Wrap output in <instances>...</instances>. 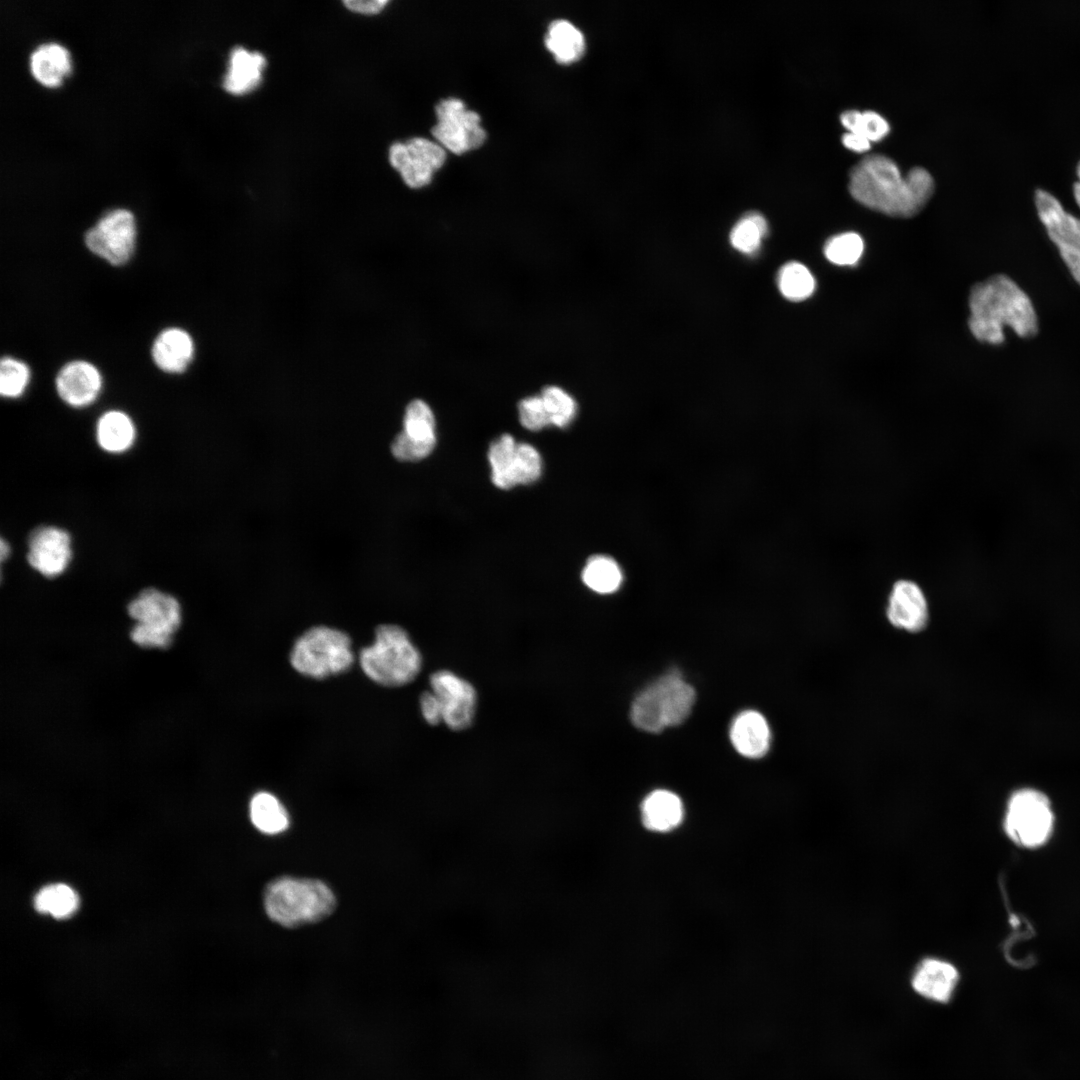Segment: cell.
<instances>
[{
  "instance_id": "obj_1",
  "label": "cell",
  "mask_w": 1080,
  "mask_h": 1080,
  "mask_svg": "<svg viewBox=\"0 0 1080 1080\" xmlns=\"http://www.w3.org/2000/svg\"><path fill=\"white\" fill-rule=\"evenodd\" d=\"M849 190L854 199L870 209L894 217H911L932 195L934 180L923 167L911 168L903 177L894 160L875 153L852 167Z\"/></svg>"
},
{
  "instance_id": "obj_2",
  "label": "cell",
  "mask_w": 1080,
  "mask_h": 1080,
  "mask_svg": "<svg viewBox=\"0 0 1080 1080\" xmlns=\"http://www.w3.org/2000/svg\"><path fill=\"white\" fill-rule=\"evenodd\" d=\"M969 309V329L980 342L1002 344L1006 326L1022 338L1037 334L1038 319L1030 298L1006 275L996 274L973 285Z\"/></svg>"
},
{
  "instance_id": "obj_3",
  "label": "cell",
  "mask_w": 1080,
  "mask_h": 1080,
  "mask_svg": "<svg viewBox=\"0 0 1080 1080\" xmlns=\"http://www.w3.org/2000/svg\"><path fill=\"white\" fill-rule=\"evenodd\" d=\"M263 904L273 922L298 928L329 917L337 900L332 889L319 879L281 876L266 885Z\"/></svg>"
},
{
  "instance_id": "obj_4",
  "label": "cell",
  "mask_w": 1080,
  "mask_h": 1080,
  "mask_svg": "<svg viewBox=\"0 0 1080 1080\" xmlns=\"http://www.w3.org/2000/svg\"><path fill=\"white\" fill-rule=\"evenodd\" d=\"M361 669L375 683L399 687L412 682L422 667V657L408 633L395 624L377 627L371 645L359 655Z\"/></svg>"
},
{
  "instance_id": "obj_5",
  "label": "cell",
  "mask_w": 1080,
  "mask_h": 1080,
  "mask_svg": "<svg viewBox=\"0 0 1080 1080\" xmlns=\"http://www.w3.org/2000/svg\"><path fill=\"white\" fill-rule=\"evenodd\" d=\"M696 699L694 688L678 671L662 675L633 700L631 721L638 729L659 733L677 726L690 715Z\"/></svg>"
},
{
  "instance_id": "obj_6",
  "label": "cell",
  "mask_w": 1080,
  "mask_h": 1080,
  "mask_svg": "<svg viewBox=\"0 0 1080 1080\" xmlns=\"http://www.w3.org/2000/svg\"><path fill=\"white\" fill-rule=\"evenodd\" d=\"M289 660L298 673L314 679L344 673L354 663L351 639L336 628L312 627L296 639Z\"/></svg>"
},
{
  "instance_id": "obj_7",
  "label": "cell",
  "mask_w": 1080,
  "mask_h": 1080,
  "mask_svg": "<svg viewBox=\"0 0 1080 1080\" xmlns=\"http://www.w3.org/2000/svg\"><path fill=\"white\" fill-rule=\"evenodd\" d=\"M127 610L133 621L130 638L142 648L168 647L182 622L178 600L155 588L141 591L129 603Z\"/></svg>"
},
{
  "instance_id": "obj_8",
  "label": "cell",
  "mask_w": 1080,
  "mask_h": 1080,
  "mask_svg": "<svg viewBox=\"0 0 1080 1080\" xmlns=\"http://www.w3.org/2000/svg\"><path fill=\"white\" fill-rule=\"evenodd\" d=\"M1054 816L1050 801L1040 791L1025 788L1010 797L1004 819V830L1016 844L1035 848L1050 837Z\"/></svg>"
},
{
  "instance_id": "obj_9",
  "label": "cell",
  "mask_w": 1080,
  "mask_h": 1080,
  "mask_svg": "<svg viewBox=\"0 0 1080 1080\" xmlns=\"http://www.w3.org/2000/svg\"><path fill=\"white\" fill-rule=\"evenodd\" d=\"M962 975L950 960L928 956L911 969L906 990L917 1002L935 1009H947L958 1001Z\"/></svg>"
},
{
  "instance_id": "obj_10",
  "label": "cell",
  "mask_w": 1080,
  "mask_h": 1080,
  "mask_svg": "<svg viewBox=\"0 0 1080 1080\" xmlns=\"http://www.w3.org/2000/svg\"><path fill=\"white\" fill-rule=\"evenodd\" d=\"M135 241L134 216L123 208L104 214L84 236L87 248L112 265H122L130 259Z\"/></svg>"
},
{
  "instance_id": "obj_11",
  "label": "cell",
  "mask_w": 1080,
  "mask_h": 1080,
  "mask_svg": "<svg viewBox=\"0 0 1080 1080\" xmlns=\"http://www.w3.org/2000/svg\"><path fill=\"white\" fill-rule=\"evenodd\" d=\"M435 113L437 123L431 133L444 148L455 154H463L484 143L486 132L480 125V116L466 109L461 100H442L437 104Z\"/></svg>"
},
{
  "instance_id": "obj_12",
  "label": "cell",
  "mask_w": 1080,
  "mask_h": 1080,
  "mask_svg": "<svg viewBox=\"0 0 1080 1080\" xmlns=\"http://www.w3.org/2000/svg\"><path fill=\"white\" fill-rule=\"evenodd\" d=\"M1035 204L1047 234L1080 285V219L1067 212L1050 192L1037 189Z\"/></svg>"
},
{
  "instance_id": "obj_13",
  "label": "cell",
  "mask_w": 1080,
  "mask_h": 1080,
  "mask_svg": "<svg viewBox=\"0 0 1080 1080\" xmlns=\"http://www.w3.org/2000/svg\"><path fill=\"white\" fill-rule=\"evenodd\" d=\"M445 160V149L422 137L394 143L389 150L391 165L400 173L405 184L413 189L428 185Z\"/></svg>"
},
{
  "instance_id": "obj_14",
  "label": "cell",
  "mask_w": 1080,
  "mask_h": 1080,
  "mask_svg": "<svg viewBox=\"0 0 1080 1080\" xmlns=\"http://www.w3.org/2000/svg\"><path fill=\"white\" fill-rule=\"evenodd\" d=\"M430 686L439 701L443 722L454 731L468 728L477 704L473 685L449 670H439L431 675Z\"/></svg>"
},
{
  "instance_id": "obj_15",
  "label": "cell",
  "mask_w": 1080,
  "mask_h": 1080,
  "mask_svg": "<svg viewBox=\"0 0 1080 1080\" xmlns=\"http://www.w3.org/2000/svg\"><path fill=\"white\" fill-rule=\"evenodd\" d=\"M435 417L421 399L412 400L403 417V430L394 438L391 452L400 461H418L427 457L436 444Z\"/></svg>"
},
{
  "instance_id": "obj_16",
  "label": "cell",
  "mask_w": 1080,
  "mask_h": 1080,
  "mask_svg": "<svg viewBox=\"0 0 1080 1080\" xmlns=\"http://www.w3.org/2000/svg\"><path fill=\"white\" fill-rule=\"evenodd\" d=\"M885 612L892 627L911 634L923 631L930 618L929 604L923 589L910 579H900L892 585Z\"/></svg>"
},
{
  "instance_id": "obj_17",
  "label": "cell",
  "mask_w": 1080,
  "mask_h": 1080,
  "mask_svg": "<svg viewBox=\"0 0 1080 1080\" xmlns=\"http://www.w3.org/2000/svg\"><path fill=\"white\" fill-rule=\"evenodd\" d=\"M72 557L70 535L55 526H41L32 531L28 541L27 561L45 577L61 575Z\"/></svg>"
},
{
  "instance_id": "obj_18",
  "label": "cell",
  "mask_w": 1080,
  "mask_h": 1080,
  "mask_svg": "<svg viewBox=\"0 0 1080 1080\" xmlns=\"http://www.w3.org/2000/svg\"><path fill=\"white\" fill-rule=\"evenodd\" d=\"M102 388V376L90 362L75 360L65 364L56 376L59 397L69 406L82 408L93 403Z\"/></svg>"
},
{
  "instance_id": "obj_19",
  "label": "cell",
  "mask_w": 1080,
  "mask_h": 1080,
  "mask_svg": "<svg viewBox=\"0 0 1080 1080\" xmlns=\"http://www.w3.org/2000/svg\"><path fill=\"white\" fill-rule=\"evenodd\" d=\"M730 741L742 756L758 759L767 754L771 743V731L766 718L755 710L739 713L731 723Z\"/></svg>"
},
{
  "instance_id": "obj_20",
  "label": "cell",
  "mask_w": 1080,
  "mask_h": 1080,
  "mask_svg": "<svg viewBox=\"0 0 1080 1080\" xmlns=\"http://www.w3.org/2000/svg\"><path fill=\"white\" fill-rule=\"evenodd\" d=\"M684 817L682 799L667 789L651 791L640 805L642 825L654 833H667L677 829Z\"/></svg>"
},
{
  "instance_id": "obj_21",
  "label": "cell",
  "mask_w": 1080,
  "mask_h": 1080,
  "mask_svg": "<svg viewBox=\"0 0 1080 1080\" xmlns=\"http://www.w3.org/2000/svg\"><path fill=\"white\" fill-rule=\"evenodd\" d=\"M156 366L166 373H181L190 364L194 354V343L188 332L171 327L161 331L153 342L151 350Z\"/></svg>"
},
{
  "instance_id": "obj_22",
  "label": "cell",
  "mask_w": 1080,
  "mask_h": 1080,
  "mask_svg": "<svg viewBox=\"0 0 1080 1080\" xmlns=\"http://www.w3.org/2000/svg\"><path fill=\"white\" fill-rule=\"evenodd\" d=\"M265 65L266 59L261 53L249 52L243 47L234 48L223 81L224 89L234 95L252 91L260 83Z\"/></svg>"
},
{
  "instance_id": "obj_23",
  "label": "cell",
  "mask_w": 1080,
  "mask_h": 1080,
  "mask_svg": "<svg viewBox=\"0 0 1080 1080\" xmlns=\"http://www.w3.org/2000/svg\"><path fill=\"white\" fill-rule=\"evenodd\" d=\"M32 76L45 86H56L70 69L67 50L54 42L37 46L29 56Z\"/></svg>"
},
{
  "instance_id": "obj_24",
  "label": "cell",
  "mask_w": 1080,
  "mask_h": 1080,
  "mask_svg": "<svg viewBox=\"0 0 1080 1080\" xmlns=\"http://www.w3.org/2000/svg\"><path fill=\"white\" fill-rule=\"evenodd\" d=\"M136 438V428L131 418L119 410L105 412L96 425V440L106 452L119 454L127 451Z\"/></svg>"
},
{
  "instance_id": "obj_25",
  "label": "cell",
  "mask_w": 1080,
  "mask_h": 1080,
  "mask_svg": "<svg viewBox=\"0 0 1080 1080\" xmlns=\"http://www.w3.org/2000/svg\"><path fill=\"white\" fill-rule=\"evenodd\" d=\"M545 45L560 64L578 61L585 52V38L582 32L567 20H555L545 36Z\"/></svg>"
},
{
  "instance_id": "obj_26",
  "label": "cell",
  "mask_w": 1080,
  "mask_h": 1080,
  "mask_svg": "<svg viewBox=\"0 0 1080 1080\" xmlns=\"http://www.w3.org/2000/svg\"><path fill=\"white\" fill-rule=\"evenodd\" d=\"M249 816L261 833L276 835L289 826V815L281 801L272 793L260 791L251 798Z\"/></svg>"
},
{
  "instance_id": "obj_27",
  "label": "cell",
  "mask_w": 1080,
  "mask_h": 1080,
  "mask_svg": "<svg viewBox=\"0 0 1080 1080\" xmlns=\"http://www.w3.org/2000/svg\"><path fill=\"white\" fill-rule=\"evenodd\" d=\"M517 444L510 434H503L490 444L488 460L491 466V480L500 489L516 486L514 469Z\"/></svg>"
},
{
  "instance_id": "obj_28",
  "label": "cell",
  "mask_w": 1080,
  "mask_h": 1080,
  "mask_svg": "<svg viewBox=\"0 0 1080 1080\" xmlns=\"http://www.w3.org/2000/svg\"><path fill=\"white\" fill-rule=\"evenodd\" d=\"M35 909L57 919L74 914L79 907V897L73 888L64 883H53L41 888L34 897Z\"/></svg>"
},
{
  "instance_id": "obj_29",
  "label": "cell",
  "mask_w": 1080,
  "mask_h": 1080,
  "mask_svg": "<svg viewBox=\"0 0 1080 1080\" xmlns=\"http://www.w3.org/2000/svg\"><path fill=\"white\" fill-rule=\"evenodd\" d=\"M581 576L583 583L599 594L617 591L623 581V574L617 562L605 555L589 558Z\"/></svg>"
},
{
  "instance_id": "obj_30",
  "label": "cell",
  "mask_w": 1080,
  "mask_h": 1080,
  "mask_svg": "<svg viewBox=\"0 0 1080 1080\" xmlns=\"http://www.w3.org/2000/svg\"><path fill=\"white\" fill-rule=\"evenodd\" d=\"M777 284L781 294L793 302L809 298L816 286L815 278L810 270L796 261L787 262L779 269Z\"/></svg>"
},
{
  "instance_id": "obj_31",
  "label": "cell",
  "mask_w": 1080,
  "mask_h": 1080,
  "mask_svg": "<svg viewBox=\"0 0 1080 1080\" xmlns=\"http://www.w3.org/2000/svg\"><path fill=\"white\" fill-rule=\"evenodd\" d=\"M768 233L766 219L759 213L751 212L742 217L730 232L731 245L741 253L754 254L761 246V241Z\"/></svg>"
},
{
  "instance_id": "obj_32",
  "label": "cell",
  "mask_w": 1080,
  "mask_h": 1080,
  "mask_svg": "<svg viewBox=\"0 0 1080 1080\" xmlns=\"http://www.w3.org/2000/svg\"><path fill=\"white\" fill-rule=\"evenodd\" d=\"M863 251V239L855 232H844L830 237L823 249L826 259L838 266L854 265Z\"/></svg>"
},
{
  "instance_id": "obj_33",
  "label": "cell",
  "mask_w": 1080,
  "mask_h": 1080,
  "mask_svg": "<svg viewBox=\"0 0 1080 1080\" xmlns=\"http://www.w3.org/2000/svg\"><path fill=\"white\" fill-rule=\"evenodd\" d=\"M840 119L848 131L859 133L870 141L880 140L890 129L888 121L873 110L849 109L841 113Z\"/></svg>"
},
{
  "instance_id": "obj_34",
  "label": "cell",
  "mask_w": 1080,
  "mask_h": 1080,
  "mask_svg": "<svg viewBox=\"0 0 1080 1080\" xmlns=\"http://www.w3.org/2000/svg\"><path fill=\"white\" fill-rule=\"evenodd\" d=\"M541 397L544 401L550 425L558 428L567 427L575 418L577 405L574 398L556 385L543 388Z\"/></svg>"
},
{
  "instance_id": "obj_35",
  "label": "cell",
  "mask_w": 1080,
  "mask_h": 1080,
  "mask_svg": "<svg viewBox=\"0 0 1080 1080\" xmlns=\"http://www.w3.org/2000/svg\"><path fill=\"white\" fill-rule=\"evenodd\" d=\"M30 380L29 367L12 357H4L0 363V393L6 398L20 397Z\"/></svg>"
},
{
  "instance_id": "obj_36",
  "label": "cell",
  "mask_w": 1080,
  "mask_h": 1080,
  "mask_svg": "<svg viewBox=\"0 0 1080 1080\" xmlns=\"http://www.w3.org/2000/svg\"><path fill=\"white\" fill-rule=\"evenodd\" d=\"M541 473L542 459L536 448L527 443H518L514 469L515 484L533 483Z\"/></svg>"
},
{
  "instance_id": "obj_37",
  "label": "cell",
  "mask_w": 1080,
  "mask_h": 1080,
  "mask_svg": "<svg viewBox=\"0 0 1080 1080\" xmlns=\"http://www.w3.org/2000/svg\"><path fill=\"white\" fill-rule=\"evenodd\" d=\"M521 425L530 431H539L550 425L549 416L541 395L528 396L518 403Z\"/></svg>"
},
{
  "instance_id": "obj_38",
  "label": "cell",
  "mask_w": 1080,
  "mask_h": 1080,
  "mask_svg": "<svg viewBox=\"0 0 1080 1080\" xmlns=\"http://www.w3.org/2000/svg\"><path fill=\"white\" fill-rule=\"evenodd\" d=\"M420 709L424 720L428 724L438 725L443 722L439 701L432 691H425L421 694Z\"/></svg>"
},
{
  "instance_id": "obj_39",
  "label": "cell",
  "mask_w": 1080,
  "mask_h": 1080,
  "mask_svg": "<svg viewBox=\"0 0 1080 1080\" xmlns=\"http://www.w3.org/2000/svg\"><path fill=\"white\" fill-rule=\"evenodd\" d=\"M344 5L351 11L361 14H376L379 13L385 5L387 0H347L343 2Z\"/></svg>"
},
{
  "instance_id": "obj_40",
  "label": "cell",
  "mask_w": 1080,
  "mask_h": 1080,
  "mask_svg": "<svg viewBox=\"0 0 1080 1080\" xmlns=\"http://www.w3.org/2000/svg\"><path fill=\"white\" fill-rule=\"evenodd\" d=\"M843 144L854 151H866L870 148V140L852 131H847L842 135Z\"/></svg>"
},
{
  "instance_id": "obj_41",
  "label": "cell",
  "mask_w": 1080,
  "mask_h": 1080,
  "mask_svg": "<svg viewBox=\"0 0 1080 1080\" xmlns=\"http://www.w3.org/2000/svg\"><path fill=\"white\" fill-rule=\"evenodd\" d=\"M9 552H10V549H9L8 543L5 542L4 539H2L1 543H0V555H1L2 561H4L8 557Z\"/></svg>"
},
{
  "instance_id": "obj_42",
  "label": "cell",
  "mask_w": 1080,
  "mask_h": 1080,
  "mask_svg": "<svg viewBox=\"0 0 1080 1080\" xmlns=\"http://www.w3.org/2000/svg\"><path fill=\"white\" fill-rule=\"evenodd\" d=\"M1073 189H1074L1075 199H1076L1078 205L1080 206V182L1079 181L1074 183Z\"/></svg>"
},
{
  "instance_id": "obj_43",
  "label": "cell",
  "mask_w": 1080,
  "mask_h": 1080,
  "mask_svg": "<svg viewBox=\"0 0 1080 1080\" xmlns=\"http://www.w3.org/2000/svg\"><path fill=\"white\" fill-rule=\"evenodd\" d=\"M1077 175L1079 177V182H1080V161H1079L1078 166H1077Z\"/></svg>"
}]
</instances>
